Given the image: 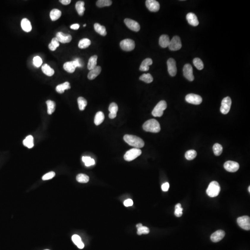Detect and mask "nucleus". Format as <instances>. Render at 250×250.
<instances>
[{"instance_id":"obj_1","label":"nucleus","mask_w":250,"mask_h":250,"mask_svg":"<svg viewBox=\"0 0 250 250\" xmlns=\"http://www.w3.org/2000/svg\"><path fill=\"white\" fill-rule=\"evenodd\" d=\"M124 141L131 146L140 149L144 147L145 143L143 140L139 137L132 135H126L124 136Z\"/></svg>"},{"instance_id":"obj_2","label":"nucleus","mask_w":250,"mask_h":250,"mask_svg":"<svg viewBox=\"0 0 250 250\" xmlns=\"http://www.w3.org/2000/svg\"><path fill=\"white\" fill-rule=\"evenodd\" d=\"M143 128L145 131L154 133L159 132L161 130L159 123L157 120L154 119L146 121L143 124Z\"/></svg>"},{"instance_id":"obj_3","label":"nucleus","mask_w":250,"mask_h":250,"mask_svg":"<svg viewBox=\"0 0 250 250\" xmlns=\"http://www.w3.org/2000/svg\"><path fill=\"white\" fill-rule=\"evenodd\" d=\"M221 190V187L216 181H213L210 183L206 190L207 194L211 197H214L218 196Z\"/></svg>"},{"instance_id":"obj_4","label":"nucleus","mask_w":250,"mask_h":250,"mask_svg":"<svg viewBox=\"0 0 250 250\" xmlns=\"http://www.w3.org/2000/svg\"><path fill=\"white\" fill-rule=\"evenodd\" d=\"M142 154V151L140 149L138 148H132L130 150L126 151V153L124 155V159L126 161H132L133 160L136 159L137 157L140 156Z\"/></svg>"},{"instance_id":"obj_5","label":"nucleus","mask_w":250,"mask_h":250,"mask_svg":"<svg viewBox=\"0 0 250 250\" xmlns=\"http://www.w3.org/2000/svg\"><path fill=\"white\" fill-rule=\"evenodd\" d=\"M167 108V103L165 101H161L157 104L152 111V115L154 117L162 116L164 111Z\"/></svg>"},{"instance_id":"obj_6","label":"nucleus","mask_w":250,"mask_h":250,"mask_svg":"<svg viewBox=\"0 0 250 250\" xmlns=\"http://www.w3.org/2000/svg\"><path fill=\"white\" fill-rule=\"evenodd\" d=\"M120 46L123 50L126 52H129L135 48V41L131 39H125L121 41Z\"/></svg>"},{"instance_id":"obj_7","label":"nucleus","mask_w":250,"mask_h":250,"mask_svg":"<svg viewBox=\"0 0 250 250\" xmlns=\"http://www.w3.org/2000/svg\"><path fill=\"white\" fill-rule=\"evenodd\" d=\"M182 46L181 39L179 36H175L170 40L168 48L170 50L175 51L180 49Z\"/></svg>"},{"instance_id":"obj_8","label":"nucleus","mask_w":250,"mask_h":250,"mask_svg":"<svg viewBox=\"0 0 250 250\" xmlns=\"http://www.w3.org/2000/svg\"><path fill=\"white\" fill-rule=\"evenodd\" d=\"M232 100L229 97H226L222 100L221 105V110L222 114L224 115L228 114L231 106Z\"/></svg>"},{"instance_id":"obj_9","label":"nucleus","mask_w":250,"mask_h":250,"mask_svg":"<svg viewBox=\"0 0 250 250\" xmlns=\"http://www.w3.org/2000/svg\"><path fill=\"white\" fill-rule=\"evenodd\" d=\"M237 223L240 227L246 230H250V218L248 216L240 217L237 219Z\"/></svg>"},{"instance_id":"obj_10","label":"nucleus","mask_w":250,"mask_h":250,"mask_svg":"<svg viewBox=\"0 0 250 250\" xmlns=\"http://www.w3.org/2000/svg\"><path fill=\"white\" fill-rule=\"evenodd\" d=\"M186 102L191 104L194 105H199L202 101V97L194 94H189L186 96L185 97Z\"/></svg>"},{"instance_id":"obj_11","label":"nucleus","mask_w":250,"mask_h":250,"mask_svg":"<svg viewBox=\"0 0 250 250\" xmlns=\"http://www.w3.org/2000/svg\"><path fill=\"white\" fill-rule=\"evenodd\" d=\"M124 23L128 29L135 32H138L140 29V26L139 23L133 20L126 18L124 20Z\"/></svg>"},{"instance_id":"obj_12","label":"nucleus","mask_w":250,"mask_h":250,"mask_svg":"<svg viewBox=\"0 0 250 250\" xmlns=\"http://www.w3.org/2000/svg\"><path fill=\"white\" fill-rule=\"evenodd\" d=\"M167 67L169 73L172 77H174L177 74V68L175 60L170 58L167 61Z\"/></svg>"},{"instance_id":"obj_13","label":"nucleus","mask_w":250,"mask_h":250,"mask_svg":"<svg viewBox=\"0 0 250 250\" xmlns=\"http://www.w3.org/2000/svg\"><path fill=\"white\" fill-rule=\"evenodd\" d=\"M224 167L225 169L228 172L235 173L239 170L240 165L237 162L228 161L224 164Z\"/></svg>"},{"instance_id":"obj_14","label":"nucleus","mask_w":250,"mask_h":250,"mask_svg":"<svg viewBox=\"0 0 250 250\" xmlns=\"http://www.w3.org/2000/svg\"><path fill=\"white\" fill-rule=\"evenodd\" d=\"M183 75L189 81H193L194 80V76L193 73L192 67L190 64H185L183 69Z\"/></svg>"},{"instance_id":"obj_15","label":"nucleus","mask_w":250,"mask_h":250,"mask_svg":"<svg viewBox=\"0 0 250 250\" xmlns=\"http://www.w3.org/2000/svg\"><path fill=\"white\" fill-rule=\"evenodd\" d=\"M145 5L150 11L156 12L159 10V3L155 0H147L145 1Z\"/></svg>"},{"instance_id":"obj_16","label":"nucleus","mask_w":250,"mask_h":250,"mask_svg":"<svg viewBox=\"0 0 250 250\" xmlns=\"http://www.w3.org/2000/svg\"><path fill=\"white\" fill-rule=\"evenodd\" d=\"M56 38L60 43H68L72 40V36L70 34H65L62 32H58L56 34Z\"/></svg>"},{"instance_id":"obj_17","label":"nucleus","mask_w":250,"mask_h":250,"mask_svg":"<svg viewBox=\"0 0 250 250\" xmlns=\"http://www.w3.org/2000/svg\"><path fill=\"white\" fill-rule=\"evenodd\" d=\"M225 232L224 231L222 230H219L214 233H213L211 236V240L213 242H218L223 239L225 237Z\"/></svg>"},{"instance_id":"obj_18","label":"nucleus","mask_w":250,"mask_h":250,"mask_svg":"<svg viewBox=\"0 0 250 250\" xmlns=\"http://www.w3.org/2000/svg\"><path fill=\"white\" fill-rule=\"evenodd\" d=\"M186 19L189 24L193 26H197L199 25V21L197 17L195 14L192 13H189L186 15Z\"/></svg>"},{"instance_id":"obj_19","label":"nucleus","mask_w":250,"mask_h":250,"mask_svg":"<svg viewBox=\"0 0 250 250\" xmlns=\"http://www.w3.org/2000/svg\"><path fill=\"white\" fill-rule=\"evenodd\" d=\"M102 68L99 66H97L96 67L91 70L88 75V78L89 80H93L96 77L101 73Z\"/></svg>"},{"instance_id":"obj_20","label":"nucleus","mask_w":250,"mask_h":250,"mask_svg":"<svg viewBox=\"0 0 250 250\" xmlns=\"http://www.w3.org/2000/svg\"><path fill=\"white\" fill-rule=\"evenodd\" d=\"M153 63L152 59L150 58H147L143 60L140 66V71L142 72H147L149 69V66Z\"/></svg>"},{"instance_id":"obj_21","label":"nucleus","mask_w":250,"mask_h":250,"mask_svg":"<svg viewBox=\"0 0 250 250\" xmlns=\"http://www.w3.org/2000/svg\"><path fill=\"white\" fill-rule=\"evenodd\" d=\"M170 39L167 35H162L159 39V44L163 48L168 47L170 42Z\"/></svg>"},{"instance_id":"obj_22","label":"nucleus","mask_w":250,"mask_h":250,"mask_svg":"<svg viewBox=\"0 0 250 250\" xmlns=\"http://www.w3.org/2000/svg\"><path fill=\"white\" fill-rule=\"evenodd\" d=\"M21 26L23 31L26 32H30L32 29L30 21L26 18L22 19L21 21Z\"/></svg>"},{"instance_id":"obj_23","label":"nucleus","mask_w":250,"mask_h":250,"mask_svg":"<svg viewBox=\"0 0 250 250\" xmlns=\"http://www.w3.org/2000/svg\"><path fill=\"white\" fill-rule=\"evenodd\" d=\"M71 88V86L69 83L68 82H65L62 84L58 85L56 88V90L57 92L59 94H63L65 90H67Z\"/></svg>"},{"instance_id":"obj_24","label":"nucleus","mask_w":250,"mask_h":250,"mask_svg":"<svg viewBox=\"0 0 250 250\" xmlns=\"http://www.w3.org/2000/svg\"><path fill=\"white\" fill-rule=\"evenodd\" d=\"M63 67L65 71L70 73H72L75 72L76 68L73 61L65 63L64 64Z\"/></svg>"},{"instance_id":"obj_25","label":"nucleus","mask_w":250,"mask_h":250,"mask_svg":"<svg viewBox=\"0 0 250 250\" xmlns=\"http://www.w3.org/2000/svg\"><path fill=\"white\" fill-rule=\"evenodd\" d=\"M97 58H98V57L97 55H94L89 58L87 66L88 70L91 71L96 67Z\"/></svg>"},{"instance_id":"obj_26","label":"nucleus","mask_w":250,"mask_h":250,"mask_svg":"<svg viewBox=\"0 0 250 250\" xmlns=\"http://www.w3.org/2000/svg\"><path fill=\"white\" fill-rule=\"evenodd\" d=\"M62 12L58 9H53L50 12V16L52 21H56L61 17Z\"/></svg>"},{"instance_id":"obj_27","label":"nucleus","mask_w":250,"mask_h":250,"mask_svg":"<svg viewBox=\"0 0 250 250\" xmlns=\"http://www.w3.org/2000/svg\"><path fill=\"white\" fill-rule=\"evenodd\" d=\"M94 29L96 32L102 36H106L107 34L105 26L101 25L99 23H95L94 24Z\"/></svg>"},{"instance_id":"obj_28","label":"nucleus","mask_w":250,"mask_h":250,"mask_svg":"<svg viewBox=\"0 0 250 250\" xmlns=\"http://www.w3.org/2000/svg\"><path fill=\"white\" fill-rule=\"evenodd\" d=\"M84 1H78L76 4V9L77 10V12L78 14L80 16H83L84 15V11H85V7H84Z\"/></svg>"},{"instance_id":"obj_29","label":"nucleus","mask_w":250,"mask_h":250,"mask_svg":"<svg viewBox=\"0 0 250 250\" xmlns=\"http://www.w3.org/2000/svg\"><path fill=\"white\" fill-rule=\"evenodd\" d=\"M72 240L74 243L77 246L79 249H83L84 248V245L83 242L82 241L81 238L79 236L75 234L72 237Z\"/></svg>"},{"instance_id":"obj_30","label":"nucleus","mask_w":250,"mask_h":250,"mask_svg":"<svg viewBox=\"0 0 250 250\" xmlns=\"http://www.w3.org/2000/svg\"><path fill=\"white\" fill-rule=\"evenodd\" d=\"M42 71L45 74L49 77H51L54 74V70L48 64L43 65L42 66Z\"/></svg>"},{"instance_id":"obj_31","label":"nucleus","mask_w":250,"mask_h":250,"mask_svg":"<svg viewBox=\"0 0 250 250\" xmlns=\"http://www.w3.org/2000/svg\"><path fill=\"white\" fill-rule=\"evenodd\" d=\"M104 118L105 116L103 113L101 111L98 112L95 115L94 123L96 126H98L102 123L104 121Z\"/></svg>"},{"instance_id":"obj_32","label":"nucleus","mask_w":250,"mask_h":250,"mask_svg":"<svg viewBox=\"0 0 250 250\" xmlns=\"http://www.w3.org/2000/svg\"><path fill=\"white\" fill-rule=\"evenodd\" d=\"M23 144L27 148H33L34 146V138L32 135H29L26 137L23 141Z\"/></svg>"},{"instance_id":"obj_33","label":"nucleus","mask_w":250,"mask_h":250,"mask_svg":"<svg viewBox=\"0 0 250 250\" xmlns=\"http://www.w3.org/2000/svg\"><path fill=\"white\" fill-rule=\"evenodd\" d=\"M91 42L89 39L87 38L83 39L79 41L78 47L80 49H85L91 45Z\"/></svg>"},{"instance_id":"obj_34","label":"nucleus","mask_w":250,"mask_h":250,"mask_svg":"<svg viewBox=\"0 0 250 250\" xmlns=\"http://www.w3.org/2000/svg\"><path fill=\"white\" fill-rule=\"evenodd\" d=\"M46 103L48 106V114L49 115H52L55 110L56 104L54 102L51 100H48V101H46Z\"/></svg>"},{"instance_id":"obj_35","label":"nucleus","mask_w":250,"mask_h":250,"mask_svg":"<svg viewBox=\"0 0 250 250\" xmlns=\"http://www.w3.org/2000/svg\"><path fill=\"white\" fill-rule=\"evenodd\" d=\"M77 102L78 107L80 110H84L85 107L87 105V102L86 100L83 97H79L77 99Z\"/></svg>"},{"instance_id":"obj_36","label":"nucleus","mask_w":250,"mask_h":250,"mask_svg":"<svg viewBox=\"0 0 250 250\" xmlns=\"http://www.w3.org/2000/svg\"><path fill=\"white\" fill-rule=\"evenodd\" d=\"M59 42L56 37L53 38L50 43L49 44V48L52 51H54L59 46Z\"/></svg>"},{"instance_id":"obj_37","label":"nucleus","mask_w":250,"mask_h":250,"mask_svg":"<svg viewBox=\"0 0 250 250\" xmlns=\"http://www.w3.org/2000/svg\"><path fill=\"white\" fill-rule=\"evenodd\" d=\"M140 80L146 83H149L154 80V78L150 73L144 74L140 77Z\"/></svg>"},{"instance_id":"obj_38","label":"nucleus","mask_w":250,"mask_h":250,"mask_svg":"<svg viewBox=\"0 0 250 250\" xmlns=\"http://www.w3.org/2000/svg\"><path fill=\"white\" fill-rule=\"evenodd\" d=\"M112 1L110 0H98L97 1L96 4L99 7L110 6L111 5Z\"/></svg>"},{"instance_id":"obj_39","label":"nucleus","mask_w":250,"mask_h":250,"mask_svg":"<svg viewBox=\"0 0 250 250\" xmlns=\"http://www.w3.org/2000/svg\"><path fill=\"white\" fill-rule=\"evenodd\" d=\"M213 151L215 155H221L223 151V147L222 145L218 143H216L213 146Z\"/></svg>"},{"instance_id":"obj_40","label":"nucleus","mask_w":250,"mask_h":250,"mask_svg":"<svg viewBox=\"0 0 250 250\" xmlns=\"http://www.w3.org/2000/svg\"><path fill=\"white\" fill-rule=\"evenodd\" d=\"M197 152L196 151L194 150H190L188 151L187 152L185 153V157L187 160H191L194 159V158L197 157Z\"/></svg>"},{"instance_id":"obj_41","label":"nucleus","mask_w":250,"mask_h":250,"mask_svg":"<svg viewBox=\"0 0 250 250\" xmlns=\"http://www.w3.org/2000/svg\"><path fill=\"white\" fill-rule=\"evenodd\" d=\"M77 180L80 183H87L89 181V177L84 174H79L77 176Z\"/></svg>"},{"instance_id":"obj_42","label":"nucleus","mask_w":250,"mask_h":250,"mask_svg":"<svg viewBox=\"0 0 250 250\" xmlns=\"http://www.w3.org/2000/svg\"><path fill=\"white\" fill-rule=\"evenodd\" d=\"M193 64L194 66L199 70H202L204 68V64L202 61L199 58H194Z\"/></svg>"},{"instance_id":"obj_43","label":"nucleus","mask_w":250,"mask_h":250,"mask_svg":"<svg viewBox=\"0 0 250 250\" xmlns=\"http://www.w3.org/2000/svg\"><path fill=\"white\" fill-rule=\"evenodd\" d=\"M82 160L85 163V165L88 167L94 165L95 164V160L94 159H91V157H83Z\"/></svg>"},{"instance_id":"obj_44","label":"nucleus","mask_w":250,"mask_h":250,"mask_svg":"<svg viewBox=\"0 0 250 250\" xmlns=\"http://www.w3.org/2000/svg\"><path fill=\"white\" fill-rule=\"evenodd\" d=\"M183 208H182L181 204L178 203L175 206V211L174 214L176 216L178 217H180L183 214Z\"/></svg>"},{"instance_id":"obj_45","label":"nucleus","mask_w":250,"mask_h":250,"mask_svg":"<svg viewBox=\"0 0 250 250\" xmlns=\"http://www.w3.org/2000/svg\"><path fill=\"white\" fill-rule=\"evenodd\" d=\"M108 110L110 112V113L117 114L118 111V105L115 102H112L109 105Z\"/></svg>"},{"instance_id":"obj_46","label":"nucleus","mask_w":250,"mask_h":250,"mask_svg":"<svg viewBox=\"0 0 250 250\" xmlns=\"http://www.w3.org/2000/svg\"><path fill=\"white\" fill-rule=\"evenodd\" d=\"M150 230L149 229L146 227L145 226H142L140 228H138V231H137V234L139 235H141L142 234H147L149 233Z\"/></svg>"},{"instance_id":"obj_47","label":"nucleus","mask_w":250,"mask_h":250,"mask_svg":"<svg viewBox=\"0 0 250 250\" xmlns=\"http://www.w3.org/2000/svg\"><path fill=\"white\" fill-rule=\"evenodd\" d=\"M33 62L34 65L36 66V67H39L42 65V60L40 57L36 56L34 58Z\"/></svg>"},{"instance_id":"obj_48","label":"nucleus","mask_w":250,"mask_h":250,"mask_svg":"<svg viewBox=\"0 0 250 250\" xmlns=\"http://www.w3.org/2000/svg\"><path fill=\"white\" fill-rule=\"evenodd\" d=\"M55 173L53 171H50V172H49V173H46V174L44 175L42 177V179L44 181L48 180L53 178L55 177Z\"/></svg>"},{"instance_id":"obj_49","label":"nucleus","mask_w":250,"mask_h":250,"mask_svg":"<svg viewBox=\"0 0 250 250\" xmlns=\"http://www.w3.org/2000/svg\"><path fill=\"white\" fill-rule=\"evenodd\" d=\"M133 204H134V202L130 199H127V200L124 201V206L126 207H130V206H132Z\"/></svg>"},{"instance_id":"obj_50","label":"nucleus","mask_w":250,"mask_h":250,"mask_svg":"<svg viewBox=\"0 0 250 250\" xmlns=\"http://www.w3.org/2000/svg\"><path fill=\"white\" fill-rule=\"evenodd\" d=\"M73 61L76 68L81 67L83 66V64L81 63V62H80V59L79 58H76Z\"/></svg>"},{"instance_id":"obj_51","label":"nucleus","mask_w":250,"mask_h":250,"mask_svg":"<svg viewBox=\"0 0 250 250\" xmlns=\"http://www.w3.org/2000/svg\"><path fill=\"white\" fill-rule=\"evenodd\" d=\"M170 185L168 183H165L162 185V189L164 192H166L169 189Z\"/></svg>"},{"instance_id":"obj_52","label":"nucleus","mask_w":250,"mask_h":250,"mask_svg":"<svg viewBox=\"0 0 250 250\" xmlns=\"http://www.w3.org/2000/svg\"><path fill=\"white\" fill-rule=\"evenodd\" d=\"M59 1L62 3V4L64 5H67L70 4L71 2V0H60Z\"/></svg>"},{"instance_id":"obj_53","label":"nucleus","mask_w":250,"mask_h":250,"mask_svg":"<svg viewBox=\"0 0 250 250\" xmlns=\"http://www.w3.org/2000/svg\"><path fill=\"white\" fill-rule=\"evenodd\" d=\"M80 27V25L78 24H74L71 26V29L73 30H78Z\"/></svg>"},{"instance_id":"obj_54","label":"nucleus","mask_w":250,"mask_h":250,"mask_svg":"<svg viewBox=\"0 0 250 250\" xmlns=\"http://www.w3.org/2000/svg\"><path fill=\"white\" fill-rule=\"evenodd\" d=\"M142 226H143V225H142V224H141V223H139V224H137V225H136V227L137 228H140V227H142Z\"/></svg>"},{"instance_id":"obj_55","label":"nucleus","mask_w":250,"mask_h":250,"mask_svg":"<svg viewBox=\"0 0 250 250\" xmlns=\"http://www.w3.org/2000/svg\"><path fill=\"white\" fill-rule=\"evenodd\" d=\"M248 191L249 192H250V186H249V188H248Z\"/></svg>"},{"instance_id":"obj_56","label":"nucleus","mask_w":250,"mask_h":250,"mask_svg":"<svg viewBox=\"0 0 250 250\" xmlns=\"http://www.w3.org/2000/svg\"><path fill=\"white\" fill-rule=\"evenodd\" d=\"M83 26H84V27H85V26H86V24H84V25H83Z\"/></svg>"},{"instance_id":"obj_57","label":"nucleus","mask_w":250,"mask_h":250,"mask_svg":"<svg viewBox=\"0 0 250 250\" xmlns=\"http://www.w3.org/2000/svg\"></svg>"}]
</instances>
